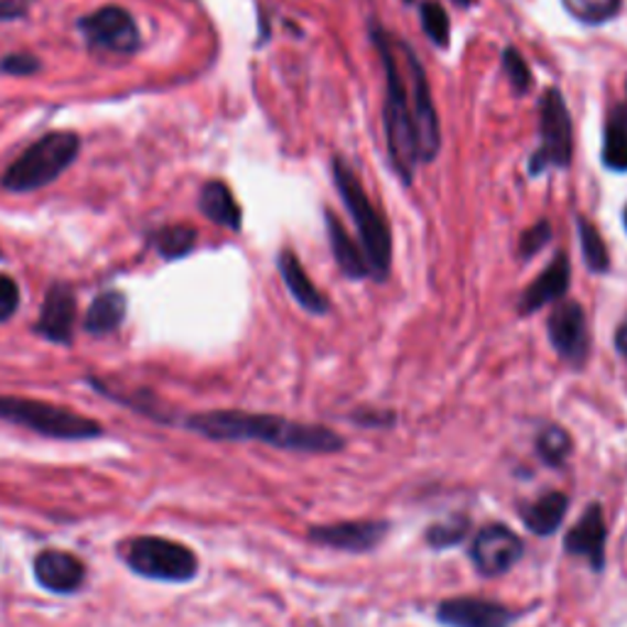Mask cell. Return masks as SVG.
I'll use <instances>...</instances> for the list:
<instances>
[{
  "label": "cell",
  "mask_w": 627,
  "mask_h": 627,
  "mask_svg": "<svg viewBox=\"0 0 627 627\" xmlns=\"http://www.w3.org/2000/svg\"><path fill=\"white\" fill-rule=\"evenodd\" d=\"M370 42L385 69L382 123L388 158L394 174L404 184H412L417 170L434 162L442 152V123L432 86L410 42L394 37L378 23H370Z\"/></svg>",
  "instance_id": "obj_1"
},
{
  "label": "cell",
  "mask_w": 627,
  "mask_h": 627,
  "mask_svg": "<svg viewBox=\"0 0 627 627\" xmlns=\"http://www.w3.org/2000/svg\"><path fill=\"white\" fill-rule=\"evenodd\" d=\"M192 432L216 442H262L278 448L306 451V454H334L344 439L318 424H300L274 414H252L240 410H214L192 414L184 422Z\"/></svg>",
  "instance_id": "obj_2"
},
{
  "label": "cell",
  "mask_w": 627,
  "mask_h": 627,
  "mask_svg": "<svg viewBox=\"0 0 627 627\" xmlns=\"http://www.w3.org/2000/svg\"><path fill=\"white\" fill-rule=\"evenodd\" d=\"M332 172L340 202H344L350 221H354L358 230V246L368 260L370 278L382 284L390 278V266H392L390 226L385 221V216L378 212V206L370 202L368 192L363 190L356 172L350 170V164L344 158H334Z\"/></svg>",
  "instance_id": "obj_3"
},
{
  "label": "cell",
  "mask_w": 627,
  "mask_h": 627,
  "mask_svg": "<svg viewBox=\"0 0 627 627\" xmlns=\"http://www.w3.org/2000/svg\"><path fill=\"white\" fill-rule=\"evenodd\" d=\"M79 150L82 140L72 130L42 136L23 155L10 162V167L0 177V186L15 194L45 190L69 170V164L79 158Z\"/></svg>",
  "instance_id": "obj_4"
},
{
  "label": "cell",
  "mask_w": 627,
  "mask_h": 627,
  "mask_svg": "<svg viewBox=\"0 0 627 627\" xmlns=\"http://www.w3.org/2000/svg\"><path fill=\"white\" fill-rule=\"evenodd\" d=\"M0 420L32 429L42 436L64 439V442H79V439H96L104 434L101 424L91 417L69 410V407L45 400L13 398V394H0Z\"/></svg>",
  "instance_id": "obj_5"
},
{
  "label": "cell",
  "mask_w": 627,
  "mask_h": 627,
  "mask_svg": "<svg viewBox=\"0 0 627 627\" xmlns=\"http://www.w3.org/2000/svg\"><path fill=\"white\" fill-rule=\"evenodd\" d=\"M574 160V123L566 98L556 86L539 98V145L527 162L530 177H539L549 170H566Z\"/></svg>",
  "instance_id": "obj_6"
},
{
  "label": "cell",
  "mask_w": 627,
  "mask_h": 627,
  "mask_svg": "<svg viewBox=\"0 0 627 627\" xmlns=\"http://www.w3.org/2000/svg\"><path fill=\"white\" fill-rule=\"evenodd\" d=\"M123 559L136 574L152 581L184 583L192 581L196 571H199V561H196L190 547L164 537L130 539L123 547Z\"/></svg>",
  "instance_id": "obj_7"
},
{
  "label": "cell",
  "mask_w": 627,
  "mask_h": 627,
  "mask_svg": "<svg viewBox=\"0 0 627 627\" xmlns=\"http://www.w3.org/2000/svg\"><path fill=\"white\" fill-rule=\"evenodd\" d=\"M89 47L111 54H133L140 47V32L133 15L120 6H104L79 20Z\"/></svg>",
  "instance_id": "obj_8"
},
{
  "label": "cell",
  "mask_w": 627,
  "mask_h": 627,
  "mask_svg": "<svg viewBox=\"0 0 627 627\" xmlns=\"http://www.w3.org/2000/svg\"><path fill=\"white\" fill-rule=\"evenodd\" d=\"M547 334L556 356L571 366H583L591 350V328L586 310L579 302H561L549 314Z\"/></svg>",
  "instance_id": "obj_9"
},
{
  "label": "cell",
  "mask_w": 627,
  "mask_h": 627,
  "mask_svg": "<svg viewBox=\"0 0 627 627\" xmlns=\"http://www.w3.org/2000/svg\"><path fill=\"white\" fill-rule=\"evenodd\" d=\"M522 554V539L510 527L488 525L471 544V559L483 576H500L515 566Z\"/></svg>",
  "instance_id": "obj_10"
},
{
  "label": "cell",
  "mask_w": 627,
  "mask_h": 627,
  "mask_svg": "<svg viewBox=\"0 0 627 627\" xmlns=\"http://www.w3.org/2000/svg\"><path fill=\"white\" fill-rule=\"evenodd\" d=\"M569 284H571V260L564 250H559L554 260L549 262V268L520 294V300H517V312L522 316H530L547 304L561 302L569 292Z\"/></svg>",
  "instance_id": "obj_11"
},
{
  "label": "cell",
  "mask_w": 627,
  "mask_h": 627,
  "mask_svg": "<svg viewBox=\"0 0 627 627\" xmlns=\"http://www.w3.org/2000/svg\"><path fill=\"white\" fill-rule=\"evenodd\" d=\"M439 620L448 627H510L512 613L486 598H451L439 605Z\"/></svg>",
  "instance_id": "obj_12"
},
{
  "label": "cell",
  "mask_w": 627,
  "mask_h": 627,
  "mask_svg": "<svg viewBox=\"0 0 627 627\" xmlns=\"http://www.w3.org/2000/svg\"><path fill=\"white\" fill-rule=\"evenodd\" d=\"M35 579L52 593H74L84 586L86 566L79 556L62 549H45L35 556Z\"/></svg>",
  "instance_id": "obj_13"
},
{
  "label": "cell",
  "mask_w": 627,
  "mask_h": 627,
  "mask_svg": "<svg viewBox=\"0 0 627 627\" xmlns=\"http://www.w3.org/2000/svg\"><path fill=\"white\" fill-rule=\"evenodd\" d=\"M76 324V296L67 284H54L47 292L42 314L37 318V334L52 344H72Z\"/></svg>",
  "instance_id": "obj_14"
},
{
  "label": "cell",
  "mask_w": 627,
  "mask_h": 627,
  "mask_svg": "<svg viewBox=\"0 0 627 627\" xmlns=\"http://www.w3.org/2000/svg\"><path fill=\"white\" fill-rule=\"evenodd\" d=\"M388 525L376 520H356V522H338L326 527H314L310 537L318 544L344 549V552H370L385 537Z\"/></svg>",
  "instance_id": "obj_15"
},
{
  "label": "cell",
  "mask_w": 627,
  "mask_h": 627,
  "mask_svg": "<svg viewBox=\"0 0 627 627\" xmlns=\"http://www.w3.org/2000/svg\"><path fill=\"white\" fill-rule=\"evenodd\" d=\"M605 537H608V530H605L601 505H591L586 515L576 522L574 530L566 534L564 547L569 554L588 559L591 566L598 571L605 564Z\"/></svg>",
  "instance_id": "obj_16"
},
{
  "label": "cell",
  "mask_w": 627,
  "mask_h": 627,
  "mask_svg": "<svg viewBox=\"0 0 627 627\" xmlns=\"http://www.w3.org/2000/svg\"><path fill=\"white\" fill-rule=\"evenodd\" d=\"M278 270H280L284 288H288V292L294 296V302L300 304L304 312L316 314V316H324L328 312L326 294L316 290V284L312 282L310 274H306L300 258H296L292 250L288 248L280 250Z\"/></svg>",
  "instance_id": "obj_17"
},
{
  "label": "cell",
  "mask_w": 627,
  "mask_h": 627,
  "mask_svg": "<svg viewBox=\"0 0 627 627\" xmlns=\"http://www.w3.org/2000/svg\"><path fill=\"white\" fill-rule=\"evenodd\" d=\"M326 234H328V246H332V252L336 258L338 270L344 272V278L348 280H366L370 278V268L368 260L363 256L360 246L350 238L348 230L344 228V224L338 221L334 212H326Z\"/></svg>",
  "instance_id": "obj_18"
},
{
  "label": "cell",
  "mask_w": 627,
  "mask_h": 627,
  "mask_svg": "<svg viewBox=\"0 0 627 627\" xmlns=\"http://www.w3.org/2000/svg\"><path fill=\"white\" fill-rule=\"evenodd\" d=\"M199 208L208 221H214L216 226H224L228 230H240V226H244V212H240L236 196L226 182H206L199 194Z\"/></svg>",
  "instance_id": "obj_19"
},
{
  "label": "cell",
  "mask_w": 627,
  "mask_h": 627,
  "mask_svg": "<svg viewBox=\"0 0 627 627\" xmlns=\"http://www.w3.org/2000/svg\"><path fill=\"white\" fill-rule=\"evenodd\" d=\"M601 160L605 170L627 174V98L615 104L605 120Z\"/></svg>",
  "instance_id": "obj_20"
},
{
  "label": "cell",
  "mask_w": 627,
  "mask_h": 627,
  "mask_svg": "<svg viewBox=\"0 0 627 627\" xmlns=\"http://www.w3.org/2000/svg\"><path fill=\"white\" fill-rule=\"evenodd\" d=\"M126 312H128V300L123 292H118V290L101 292L91 302L89 310H86L84 328L91 336H108V334H113L120 324H123Z\"/></svg>",
  "instance_id": "obj_21"
},
{
  "label": "cell",
  "mask_w": 627,
  "mask_h": 627,
  "mask_svg": "<svg viewBox=\"0 0 627 627\" xmlns=\"http://www.w3.org/2000/svg\"><path fill=\"white\" fill-rule=\"evenodd\" d=\"M566 508H569V498L564 493H547L544 498L527 505L522 510V520L527 525V530L547 537L554 534L559 530V525L564 522Z\"/></svg>",
  "instance_id": "obj_22"
},
{
  "label": "cell",
  "mask_w": 627,
  "mask_h": 627,
  "mask_svg": "<svg viewBox=\"0 0 627 627\" xmlns=\"http://www.w3.org/2000/svg\"><path fill=\"white\" fill-rule=\"evenodd\" d=\"M576 234H579V246H581V256L586 268L591 272H608L610 270V252L605 240L601 236V230L596 228V224L586 218L583 214H576Z\"/></svg>",
  "instance_id": "obj_23"
},
{
  "label": "cell",
  "mask_w": 627,
  "mask_h": 627,
  "mask_svg": "<svg viewBox=\"0 0 627 627\" xmlns=\"http://www.w3.org/2000/svg\"><path fill=\"white\" fill-rule=\"evenodd\" d=\"M196 240H199V234L192 226H164L160 228L155 236H152V244H155L158 252L164 260H180L184 256L196 248Z\"/></svg>",
  "instance_id": "obj_24"
},
{
  "label": "cell",
  "mask_w": 627,
  "mask_h": 627,
  "mask_svg": "<svg viewBox=\"0 0 627 627\" xmlns=\"http://www.w3.org/2000/svg\"><path fill=\"white\" fill-rule=\"evenodd\" d=\"M571 18H576L583 25H605L613 18L620 15L623 0H561Z\"/></svg>",
  "instance_id": "obj_25"
},
{
  "label": "cell",
  "mask_w": 627,
  "mask_h": 627,
  "mask_svg": "<svg viewBox=\"0 0 627 627\" xmlns=\"http://www.w3.org/2000/svg\"><path fill=\"white\" fill-rule=\"evenodd\" d=\"M420 20L426 37L439 50H446L451 42V18L446 8L439 0H422L420 3Z\"/></svg>",
  "instance_id": "obj_26"
},
{
  "label": "cell",
  "mask_w": 627,
  "mask_h": 627,
  "mask_svg": "<svg viewBox=\"0 0 627 627\" xmlns=\"http://www.w3.org/2000/svg\"><path fill=\"white\" fill-rule=\"evenodd\" d=\"M537 454L542 456L549 466L564 464L571 454V436L566 434V429L556 424L544 426L542 432L537 434Z\"/></svg>",
  "instance_id": "obj_27"
},
{
  "label": "cell",
  "mask_w": 627,
  "mask_h": 627,
  "mask_svg": "<svg viewBox=\"0 0 627 627\" xmlns=\"http://www.w3.org/2000/svg\"><path fill=\"white\" fill-rule=\"evenodd\" d=\"M500 64L505 69V76H508L515 94H527L532 89L534 84V76L530 72V64L525 62V57L515 47H505L502 50V57Z\"/></svg>",
  "instance_id": "obj_28"
},
{
  "label": "cell",
  "mask_w": 627,
  "mask_h": 627,
  "mask_svg": "<svg viewBox=\"0 0 627 627\" xmlns=\"http://www.w3.org/2000/svg\"><path fill=\"white\" fill-rule=\"evenodd\" d=\"M552 238H554L552 224H549L547 218L544 221H537L532 228H527L520 236V244H517V256H520L522 260H532L539 250L552 244Z\"/></svg>",
  "instance_id": "obj_29"
},
{
  "label": "cell",
  "mask_w": 627,
  "mask_h": 627,
  "mask_svg": "<svg viewBox=\"0 0 627 627\" xmlns=\"http://www.w3.org/2000/svg\"><path fill=\"white\" fill-rule=\"evenodd\" d=\"M42 69V62L30 52H13L0 60V72L10 76H32Z\"/></svg>",
  "instance_id": "obj_30"
},
{
  "label": "cell",
  "mask_w": 627,
  "mask_h": 627,
  "mask_svg": "<svg viewBox=\"0 0 627 627\" xmlns=\"http://www.w3.org/2000/svg\"><path fill=\"white\" fill-rule=\"evenodd\" d=\"M20 306V288L10 274L0 272V324L13 318Z\"/></svg>",
  "instance_id": "obj_31"
},
{
  "label": "cell",
  "mask_w": 627,
  "mask_h": 627,
  "mask_svg": "<svg viewBox=\"0 0 627 627\" xmlns=\"http://www.w3.org/2000/svg\"><path fill=\"white\" fill-rule=\"evenodd\" d=\"M466 534V522H454V525H436L432 527V532H429V542L436 544V547H446V544H454L458 542L461 537Z\"/></svg>",
  "instance_id": "obj_32"
},
{
  "label": "cell",
  "mask_w": 627,
  "mask_h": 627,
  "mask_svg": "<svg viewBox=\"0 0 627 627\" xmlns=\"http://www.w3.org/2000/svg\"><path fill=\"white\" fill-rule=\"evenodd\" d=\"M25 15L23 0H0V20H18Z\"/></svg>",
  "instance_id": "obj_33"
},
{
  "label": "cell",
  "mask_w": 627,
  "mask_h": 627,
  "mask_svg": "<svg viewBox=\"0 0 627 627\" xmlns=\"http://www.w3.org/2000/svg\"><path fill=\"white\" fill-rule=\"evenodd\" d=\"M615 348H618V354L627 360V318H623L618 332H615Z\"/></svg>",
  "instance_id": "obj_34"
},
{
  "label": "cell",
  "mask_w": 627,
  "mask_h": 627,
  "mask_svg": "<svg viewBox=\"0 0 627 627\" xmlns=\"http://www.w3.org/2000/svg\"><path fill=\"white\" fill-rule=\"evenodd\" d=\"M456 6H461V8H471L473 3H476V0H454Z\"/></svg>",
  "instance_id": "obj_35"
},
{
  "label": "cell",
  "mask_w": 627,
  "mask_h": 627,
  "mask_svg": "<svg viewBox=\"0 0 627 627\" xmlns=\"http://www.w3.org/2000/svg\"><path fill=\"white\" fill-rule=\"evenodd\" d=\"M623 224H625V230H627V206H625V212H623Z\"/></svg>",
  "instance_id": "obj_36"
},
{
  "label": "cell",
  "mask_w": 627,
  "mask_h": 627,
  "mask_svg": "<svg viewBox=\"0 0 627 627\" xmlns=\"http://www.w3.org/2000/svg\"><path fill=\"white\" fill-rule=\"evenodd\" d=\"M404 3H414V0H404Z\"/></svg>",
  "instance_id": "obj_37"
},
{
  "label": "cell",
  "mask_w": 627,
  "mask_h": 627,
  "mask_svg": "<svg viewBox=\"0 0 627 627\" xmlns=\"http://www.w3.org/2000/svg\"><path fill=\"white\" fill-rule=\"evenodd\" d=\"M0 258H3V252H0Z\"/></svg>",
  "instance_id": "obj_38"
}]
</instances>
